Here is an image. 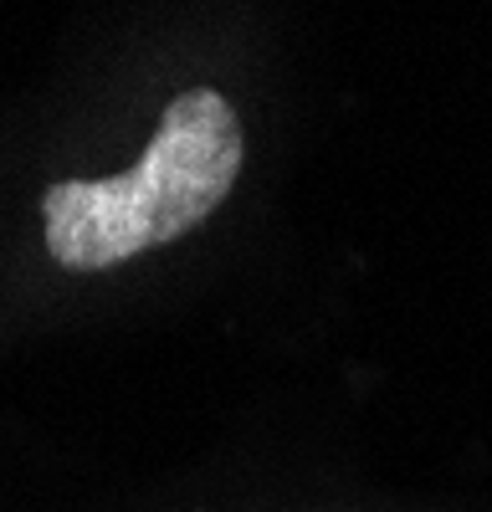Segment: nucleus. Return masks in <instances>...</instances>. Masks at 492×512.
I'll list each match as a JSON object with an SVG mask.
<instances>
[{
	"label": "nucleus",
	"mask_w": 492,
	"mask_h": 512,
	"mask_svg": "<svg viewBox=\"0 0 492 512\" xmlns=\"http://www.w3.org/2000/svg\"><path fill=\"white\" fill-rule=\"evenodd\" d=\"M241 118L216 88H190L164 108L134 169L113 180H62L41 195L47 251L72 272L164 246L200 226L241 175Z\"/></svg>",
	"instance_id": "f257e3e1"
}]
</instances>
